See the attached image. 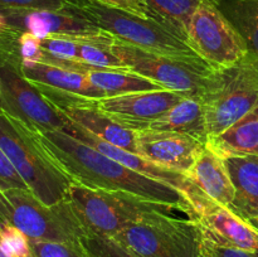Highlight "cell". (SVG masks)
Listing matches in <instances>:
<instances>
[{
	"label": "cell",
	"mask_w": 258,
	"mask_h": 257,
	"mask_svg": "<svg viewBox=\"0 0 258 257\" xmlns=\"http://www.w3.org/2000/svg\"><path fill=\"white\" fill-rule=\"evenodd\" d=\"M201 98L208 138L231 127L258 106V55L249 50L236 65L213 71Z\"/></svg>",
	"instance_id": "4"
},
{
	"label": "cell",
	"mask_w": 258,
	"mask_h": 257,
	"mask_svg": "<svg viewBox=\"0 0 258 257\" xmlns=\"http://www.w3.org/2000/svg\"><path fill=\"white\" fill-rule=\"evenodd\" d=\"M33 257H90L82 242L30 239Z\"/></svg>",
	"instance_id": "26"
},
{
	"label": "cell",
	"mask_w": 258,
	"mask_h": 257,
	"mask_svg": "<svg viewBox=\"0 0 258 257\" xmlns=\"http://www.w3.org/2000/svg\"><path fill=\"white\" fill-rule=\"evenodd\" d=\"M0 189H29L0 146Z\"/></svg>",
	"instance_id": "30"
},
{
	"label": "cell",
	"mask_w": 258,
	"mask_h": 257,
	"mask_svg": "<svg viewBox=\"0 0 258 257\" xmlns=\"http://www.w3.org/2000/svg\"><path fill=\"white\" fill-rule=\"evenodd\" d=\"M183 97L184 95L170 90H155L93 98V103L118 123L138 131L148 127Z\"/></svg>",
	"instance_id": "14"
},
{
	"label": "cell",
	"mask_w": 258,
	"mask_h": 257,
	"mask_svg": "<svg viewBox=\"0 0 258 257\" xmlns=\"http://www.w3.org/2000/svg\"><path fill=\"white\" fill-rule=\"evenodd\" d=\"M35 86L47 100L73 123L112 145L136 154V131L125 127L98 110L93 103V98L78 97L54 88Z\"/></svg>",
	"instance_id": "11"
},
{
	"label": "cell",
	"mask_w": 258,
	"mask_h": 257,
	"mask_svg": "<svg viewBox=\"0 0 258 257\" xmlns=\"http://www.w3.org/2000/svg\"><path fill=\"white\" fill-rule=\"evenodd\" d=\"M77 4V0H0V9L66 10Z\"/></svg>",
	"instance_id": "29"
},
{
	"label": "cell",
	"mask_w": 258,
	"mask_h": 257,
	"mask_svg": "<svg viewBox=\"0 0 258 257\" xmlns=\"http://www.w3.org/2000/svg\"><path fill=\"white\" fill-rule=\"evenodd\" d=\"M185 176L216 203L229 207L233 202L234 186L226 161L207 146Z\"/></svg>",
	"instance_id": "17"
},
{
	"label": "cell",
	"mask_w": 258,
	"mask_h": 257,
	"mask_svg": "<svg viewBox=\"0 0 258 257\" xmlns=\"http://www.w3.org/2000/svg\"><path fill=\"white\" fill-rule=\"evenodd\" d=\"M42 148L72 181L92 189L125 191L165 204L196 221V212L183 193L143 175L62 130L34 133Z\"/></svg>",
	"instance_id": "1"
},
{
	"label": "cell",
	"mask_w": 258,
	"mask_h": 257,
	"mask_svg": "<svg viewBox=\"0 0 258 257\" xmlns=\"http://www.w3.org/2000/svg\"><path fill=\"white\" fill-rule=\"evenodd\" d=\"M213 2H216V0H213Z\"/></svg>",
	"instance_id": "37"
},
{
	"label": "cell",
	"mask_w": 258,
	"mask_h": 257,
	"mask_svg": "<svg viewBox=\"0 0 258 257\" xmlns=\"http://www.w3.org/2000/svg\"><path fill=\"white\" fill-rule=\"evenodd\" d=\"M75 8L102 32L116 39L159 54L203 60L194 53L184 38L155 19H146L125 10L85 0H77Z\"/></svg>",
	"instance_id": "6"
},
{
	"label": "cell",
	"mask_w": 258,
	"mask_h": 257,
	"mask_svg": "<svg viewBox=\"0 0 258 257\" xmlns=\"http://www.w3.org/2000/svg\"><path fill=\"white\" fill-rule=\"evenodd\" d=\"M186 43L214 71L236 65L249 52L246 40L213 0H203L193 13Z\"/></svg>",
	"instance_id": "9"
},
{
	"label": "cell",
	"mask_w": 258,
	"mask_h": 257,
	"mask_svg": "<svg viewBox=\"0 0 258 257\" xmlns=\"http://www.w3.org/2000/svg\"><path fill=\"white\" fill-rule=\"evenodd\" d=\"M252 223H254V224H256V226L258 227V218L254 219V221H252Z\"/></svg>",
	"instance_id": "35"
},
{
	"label": "cell",
	"mask_w": 258,
	"mask_h": 257,
	"mask_svg": "<svg viewBox=\"0 0 258 257\" xmlns=\"http://www.w3.org/2000/svg\"><path fill=\"white\" fill-rule=\"evenodd\" d=\"M206 146L223 159L258 155V106L226 131L208 138Z\"/></svg>",
	"instance_id": "21"
},
{
	"label": "cell",
	"mask_w": 258,
	"mask_h": 257,
	"mask_svg": "<svg viewBox=\"0 0 258 257\" xmlns=\"http://www.w3.org/2000/svg\"><path fill=\"white\" fill-rule=\"evenodd\" d=\"M85 2L96 3V4L103 5V7L125 10V12L131 13V14L139 15L141 18H146V19L151 18L150 10H149L145 0H85Z\"/></svg>",
	"instance_id": "31"
},
{
	"label": "cell",
	"mask_w": 258,
	"mask_h": 257,
	"mask_svg": "<svg viewBox=\"0 0 258 257\" xmlns=\"http://www.w3.org/2000/svg\"><path fill=\"white\" fill-rule=\"evenodd\" d=\"M3 59H4V52H3V38L0 34V66L3 65ZM0 112H2V107H0Z\"/></svg>",
	"instance_id": "33"
},
{
	"label": "cell",
	"mask_w": 258,
	"mask_h": 257,
	"mask_svg": "<svg viewBox=\"0 0 258 257\" xmlns=\"http://www.w3.org/2000/svg\"><path fill=\"white\" fill-rule=\"evenodd\" d=\"M0 107L33 133L64 130L68 120L12 63L0 66Z\"/></svg>",
	"instance_id": "10"
},
{
	"label": "cell",
	"mask_w": 258,
	"mask_h": 257,
	"mask_svg": "<svg viewBox=\"0 0 258 257\" xmlns=\"http://www.w3.org/2000/svg\"><path fill=\"white\" fill-rule=\"evenodd\" d=\"M0 246L13 257H33L29 237L7 222H0Z\"/></svg>",
	"instance_id": "27"
},
{
	"label": "cell",
	"mask_w": 258,
	"mask_h": 257,
	"mask_svg": "<svg viewBox=\"0 0 258 257\" xmlns=\"http://www.w3.org/2000/svg\"><path fill=\"white\" fill-rule=\"evenodd\" d=\"M81 242L90 257H139L113 237L86 232Z\"/></svg>",
	"instance_id": "25"
},
{
	"label": "cell",
	"mask_w": 258,
	"mask_h": 257,
	"mask_svg": "<svg viewBox=\"0 0 258 257\" xmlns=\"http://www.w3.org/2000/svg\"><path fill=\"white\" fill-rule=\"evenodd\" d=\"M0 257H13V256H10L9 253H7V252L3 249V247L0 246Z\"/></svg>",
	"instance_id": "34"
},
{
	"label": "cell",
	"mask_w": 258,
	"mask_h": 257,
	"mask_svg": "<svg viewBox=\"0 0 258 257\" xmlns=\"http://www.w3.org/2000/svg\"><path fill=\"white\" fill-rule=\"evenodd\" d=\"M206 143L185 134L144 128L136 131V154L185 175Z\"/></svg>",
	"instance_id": "15"
},
{
	"label": "cell",
	"mask_w": 258,
	"mask_h": 257,
	"mask_svg": "<svg viewBox=\"0 0 258 257\" xmlns=\"http://www.w3.org/2000/svg\"><path fill=\"white\" fill-rule=\"evenodd\" d=\"M153 19L166 25L186 40L189 22L203 0H145Z\"/></svg>",
	"instance_id": "24"
},
{
	"label": "cell",
	"mask_w": 258,
	"mask_h": 257,
	"mask_svg": "<svg viewBox=\"0 0 258 257\" xmlns=\"http://www.w3.org/2000/svg\"><path fill=\"white\" fill-rule=\"evenodd\" d=\"M0 222L13 224L29 239L81 242L86 229L68 202L45 206L29 189H0Z\"/></svg>",
	"instance_id": "5"
},
{
	"label": "cell",
	"mask_w": 258,
	"mask_h": 257,
	"mask_svg": "<svg viewBox=\"0 0 258 257\" xmlns=\"http://www.w3.org/2000/svg\"><path fill=\"white\" fill-rule=\"evenodd\" d=\"M86 75L90 77L96 87L105 92L106 97L144 91L165 90L150 78L128 70H95L90 71Z\"/></svg>",
	"instance_id": "22"
},
{
	"label": "cell",
	"mask_w": 258,
	"mask_h": 257,
	"mask_svg": "<svg viewBox=\"0 0 258 257\" xmlns=\"http://www.w3.org/2000/svg\"><path fill=\"white\" fill-rule=\"evenodd\" d=\"M146 128L185 134L207 143L208 131L203 100L199 96H184L170 110L149 123Z\"/></svg>",
	"instance_id": "20"
},
{
	"label": "cell",
	"mask_w": 258,
	"mask_h": 257,
	"mask_svg": "<svg viewBox=\"0 0 258 257\" xmlns=\"http://www.w3.org/2000/svg\"><path fill=\"white\" fill-rule=\"evenodd\" d=\"M202 253L206 257H258V252L222 247L203 238H202Z\"/></svg>",
	"instance_id": "32"
},
{
	"label": "cell",
	"mask_w": 258,
	"mask_h": 257,
	"mask_svg": "<svg viewBox=\"0 0 258 257\" xmlns=\"http://www.w3.org/2000/svg\"><path fill=\"white\" fill-rule=\"evenodd\" d=\"M110 49L128 71L184 96L202 97L214 71L203 60L149 52L116 38L111 42Z\"/></svg>",
	"instance_id": "8"
},
{
	"label": "cell",
	"mask_w": 258,
	"mask_h": 257,
	"mask_svg": "<svg viewBox=\"0 0 258 257\" xmlns=\"http://www.w3.org/2000/svg\"><path fill=\"white\" fill-rule=\"evenodd\" d=\"M175 214L154 212L113 238L139 257H199L202 233L198 222Z\"/></svg>",
	"instance_id": "7"
},
{
	"label": "cell",
	"mask_w": 258,
	"mask_h": 257,
	"mask_svg": "<svg viewBox=\"0 0 258 257\" xmlns=\"http://www.w3.org/2000/svg\"><path fill=\"white\" fill-rule=\"evenodd\" d=\"M202 238L222 247L258 252V227L229 207L209 199L197 213Z\"/></svg>",
	"instance_id": "16"
},
{
	"label": "cell",
	"mask_w": 258,
	"mask_h": 257,
	"mask_svg": "<svg viewBox=\"0 0 258 257\" xmlns=\"http://www.w3.org/2000/svg\"><path fill=\"white\" fill-rule=\"evenodd\" d=\"M199 257H206V256H204V254H203V253H201V256H199Z\"/></svg>",
	"instance_id": "36"
},
{
	"label": "cell",
	"mask_w": 258,
	"mask_h": 257,
	"mask_svg": "<svg viewBox=\"0 0 258 257\" xmlns=\"http://www.w3.org/2000/svg\"><path fill=\"white\" fill-rule=\"evenodd\" d=\"M0 146L29 190L45 206L64 201L72 180L49 158L34 133L0 112Z\"/></svg>",
	"instance_id": "2"
},
{
	"label": "cell",
	"mask_w": 258,
	"mask_h": 257,
	"mask_svg": "<svg viewBox=\"0 0 258 257\" xmlns=\"http://www.w3.org/2000/svg\"><path fill=\"white\" fill-rule=\"evenodd\" d=\"M234 186L229 208L248 221L258 218V155H234L224 159Z\"/></svg>",
	"instance_id": "19"
},
{
	"label": "cell",
	"mask_w": 258,
	"mask_h": 257,
	"mask_svg": "<svg viewBox=\"0 0 258 257\" xmlns=\"http://www.w3.org/2000/svg\"><path fill=\"white\" fill-rule=\"evenodd\" d=\"M80 35H50L42 39V47L47 54L60 59L78 60Z\"/></svg>",
	"instance_id": "28"
},
{
	"label": "cell",
	"mask_w": 258,
	"mask_h": 257,
	"mask_svg": "<svg viewBox=\"0 0 258 257\" xmlns=\"http://www.w3.org/2000/svg\"><path fill=\"white\" fill-rule=\"evenodd\" d=\"M62 131H64L66 134H68V135L72 136V138L77 139V140L92 146V148H95L96 150H98L100 153L110 156L111 159H115L116 161L123 164V165L127 166V168L133 169V170L138 171V173L143 174V175L153 178L155 179V180L163 181V183L178 189L180 193H183L184 196H185V198L188 199L190 206L193 207L194 212H196V219L197 213H198V212L203 208L204 204L211 199L208 198L196 184L191 183L183 173H179V171L164 168V166L158 165V164L153 163V161L148 160V159L143 158V156L138 155V154L130 153V151L123 150V149L118 148V146L112 145V144L107 143V141L102 140V139L97 138L96 135L91 134L90 131L82 128L81 126L76 125L72 121L68 120L67 126H66L64 130Z\"/></svg>",
	"instance_id": "12"
},
{
	"label": "cell",
	"mask_w": 258,
	"mask_h": 257,
	"mask_svg": "<svg viewBox=\"0 0 258 257\" xmlns=\"http://www.w3.org/2000/svg\"><path fill=\"white\" fill-rule=\"evenodd\" d=\"M75 5L66 10L0 9V30L30 33L39 39L50 35H95L103 33L95 23L81 14Z\"/></svg>",
	"instance_id": "13"
},
{
	"label": "cell",
	"mask_w": 258,
	"mask_h": 257,
	"mask_svg": "<svg viewBox=\"0 0 258 257\" xmlns=\"http://www.w3.org/2000/svg\"><path fill=\"white\" fill-rule=\"evenodd\" d=\"M20 72L34 85L54 88V90L78 96V97H106L105 92L96 87L86 73L43 62L22 66Z\"/></svg>",
	"instance_id": "18"
},
{
	"label": "cell",
	"mask_w": 258,
	"mask_h": 257,
	"mask_svg": "<svg viewBox=\"0 0 258 257\" xmlns=\"http://www.w3.org/2000/svg\"><path fill=\"white\" fill-rule=\"evenodd\" d=\"M64 199L86 232L108 237L116 236L154 212H180L125 191L92 189L76 181H72Z\"/></svg>",
	"instance_id": "3"
},
{
	"label": "cell",
	"mask_w": 258,
	"mask_h": 257,
	"mask_svg": "<svg viewBox=\"0 0 258 257\" xmlns=\"http://www.w3.org/2000/svg\"><path fill=\"white\" fill-rule=\"evenodd\" d=\"M217 5L258 55V0H216Z\"/></svg>",
	"instance_id": "23"
}]
</instances>
